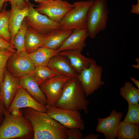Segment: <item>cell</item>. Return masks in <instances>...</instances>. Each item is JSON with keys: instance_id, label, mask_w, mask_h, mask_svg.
Instances as JSON below:
<instances>
[{"instance_id": "19", "label": "cell", "mask_w": 139, "mask_h": 139, "mask_svg": "<svg viewBox=\"0 0 139 139\" xmlns=\"http://www.w3.org/2000/svg\"><path fill=\"white\" fill-rule=\"evenodd\" d=\"M59 54L66 58L72 66L79 74L84 68L88 67L94 59L87 57L76 50H69L60 51Z\"/></svg>"}, {"instance_id": "6", "label": "cell", "mask_w": 139, "mask_h": 139, "mask_svg": "<svg viewBox=\"0 0 139 139\" xmlns=\"http://www.w3.org/2000/svg\"><path fill=\"white\" fill-rule=\"evenodd\" d=\"M102 67L97 65L94 60L88 67L84 69L77 77L83 89L86 97L92 95L104 85L102 80Z\"/></svg>"}, {"instance_id": "3", "label": "cell", "mask_w": 139, "mask_h": 139, "mask_svg": "<svg viewBox=\"0 0 139 139\" xmlns=\"http://www.w3.org/2000/svg\"><path fill=\"white\" fill-rule=\"evenodd\" d=\"M3 116L0 126V139L33 138L32 126L23 115L14 117L5 109Z\"/></svg>"}, {"instance_id": "11", "label": "cell", "mask_w": 139, "mask_h": 139, "mask_svg": "<svg viewBox=\"0 0 139 139\" xmlns=\"http://www.w3.org/2000/svg\"><path fill=\"white\" fill-rule=\"evenodd\" d=\"M71 77L58 75L48 79L39 85L46 96L47 105L55 106L61 95L63 86Z\"/></svg>"}, {"instance_id": "5", "label": "cell", "mask_w": 139, "mask_h": 139, "mask_svg": "<svg viewBox=\"0 0 139 139\" xmlns=\"http://www.w3.org/2000/svg\"><path fill=\"white\" fill-rule=\"evenodd\" d=\"M94 0L80 1L74 2L73 7L59 22L61 29L66 30L86 29L87 16Z\"/></svg>"}, {"instance_id": "38", "label": "cell", "mask_w": 139, "mask_h": 139, "mask_svg": "<svg viewBox=\"0 0 139 139\" xmlns=\"http://www.w3.org/2000/svg\"><path fill=\"white\" fill-rule=\"evenodd\" d=\"M8 1V0H0V12L2 10V7L4 3Z\"/></svg>"}, {"instance_id": "29", "label": "cell", "mask_w": 139, "mask_h": 139, "mask_svg": "<svg viewBox=\"0 0 139 139\" xmlns=\"http://www.w3.org/2000/svg\"><path fill=\"white\" fill-rule=\"evenodd\" d=\"M13 53L8 50L0 48V89L4 78L7 61Z\"/></svg>"}, {"instance_id": "1", "label": "cell", "mask_w": 139, "mask_h": 139, "mask_svg": "<svg viewBox=\"0 0 139 139\" xmlns=\"http://www.w3.org/2000/svg\"><path fill=\"white\" fill-rule=\"evenodd\" d=\"M23 115L31 123L34 139H67V128L46 112L29 107L21 109Z\"/></svg>"}, {"instance_id": "7", "label": "cell", "mask_w": 139, "mask_h": 139, "mask_svg": "<svg viewBox=\"0 0 139 139\" xmlns=\"http://www.w3.org/2000/svg\"><path fill=\"white\" fill-rule=\"evenodd\" d=\"M28 8V15L24 19L27 27L44 35L61 29L59 22L53 21L46 15L39 13L29 2Z\"/></svg>"}, {"instance_id": "18", "label": "cell", "mask_w": 139, "mask_h": 139, "mask_svg": "<svg viewBox=\"0 0 139 139\" xmlns=\"http://www.w3.org/2000/svg\"><path fill=\"white\" fill-rule=\"evenodd\" d=\"M47 66L59 75L77 78L79 75L67 59L59 54L51 58Z\"/></svg>"}, {"instance_id": "34", "label": "cell", "mask_w": 139, "mask_h": 139, "mask_svg": "<svg viewBox=\"0 0 139 139\" xmlns=\"http://www.w3.org/2000/svg\"><path fill=\"white\" fill-rule=\"evenodd\" d=\"M10 113L13 116L18 117L22 115V112L21 109L17 108L12 110Z\"/></svg>"}, {"instance_id": "35", "label": "cell", "mask_w": 139, "mask_h": 139, "mask_svg": "<svg viewBox=\"0 0 139 139\" xmlns=\"http://www.w3.org/2000/svg\"><path fill=\"white\" fill-rule=\"evenodd\" d=\"M100 135V134H95L91 133L84 137H82V139H98Z\"/></svg>"}, {"instance_id": "12", "label": "cell", "mask_w": 139, "mask_h": 139, "mask_svg": "<svg viewBox=\"0 0 139 139\" xmlns=\"http://www.w3.org/2000/svg\"><path fill=\"white\" fill-rule=\"evenodd\" d=\"M123 116V113L112 110L108 117L98 118L95 131L103 134L106 139H115L119 123Z\"/></svg>"}, {"instance_id": "14", "label": "cell", "mask_w": 139, "mask_h": 139, "mask_svg": "<svg viewBox=\"0 0 139 139\" xmlns=\"http://www.w3.org/2000/svg\"><path fill=\"white\" fill-rule=\"evenodd\" d=\"M19 79L13 76L6 68L0 89V100L7 109L14 99L19 86Z\"/></svg>"}, {"instance_id": "24", "label": "cell", "mask_w": 139, "mask_h": 139, "mask_svg": "<svg viewBox=\"0 0 139 139\" xmlns=\"http://www.w3.org/2000/svg\"><path fill=\"white\" fill-rule=\"evenodd\" d=\"M119 93L128 103L138 104L139 89L136 88L131 82H126L120 88Z\"/></svg>"}, {"instance_id": "25", "label": "cell", "mask_w": 139, "mask_h": 139, "mask_svg": "<svg viewBox=\"0 0 139 139\" xmlns=\"http://www.w3.org/2000/svg\"><path fill=\"white\" fill-rule=\"evenodd\" d=\"M39 85L48 79L59 75L47 66H36L32 73Z\"/></svg>"}, {"instance_id": "16", "label": "cell", "mask_w": 139, "mask_h": 139, "mask_svg": "<svg viewBox=\"0 0 139 139\" xmlns=\"http://www.w3.org/2000/svg\"><path fill=\"white\" fill-rule=\"evenodd\" d=\"M10 2L11 8L9 18L8 30L11 36L10 42L13 45V41L15 35L24 18L28 15V4L23 8L20 9L14 2Z\"/></svg>"}, {"instance_id": "22", "label": "cell", "mask_w": 139, "mask_h": 139, "mask_svg": "<svg viewBox=\"0 0 139 139\" xmlns=\"http://www.w3.org/2000/svg\"><path fill=\"white\" fill-rule=\"evenodd\" d=\"M44 35L27 27L25 37V51L30 53L43 46Z\"/></svg>"}, {"instance_id": "13", "label": "cell", "mask_w": 139, "mask_h": 139, "mask_svg": "<svg viewBox=\"0 0 139 139\" xmlns=\"http://www.w3.org/2000/svg\"><path fill=\"white\" fill-rule=\"evenodd\" d=\"M27 107L31 108L41 112H46V105L37 101L25 89L19 85L14 99L6 110L10 113L14 109Z\"/></svg>"}, {"instance_id": "30", "label": "cell", "mask_w": 139, "mask_h": 139, "mask_svg": "<svg viewBox=\"0 0 139 139\" xmlns=\"http://www.w3.org/2000/svg\"><path fill=\"white\" fill-rule=\"evenodd\" d=\"M78 128L67 129L66 131L67 139H82L83 134Z\"/></svg>"}, {"instance_id": "37", "label": "cell", "mask_w": 139, "mask_h": 139, "mask_svg": "<svg viewBox=\"0 0 139 139\" xmlns=\"http://www.w3.org/2000/svg\"><path fill=\"white\" fill-rule=\"evenodd\" d=\"M131 80L134 83L137 88L139 89V81L135 78L132 77H130Z\"/></svg>"}, {"instance_id": "26", "label": "cell", "mask_w": 139, "mask_h": 139, "mask_svg": "<svg viewBox=\"0 0 139 139\" xmlns=\"http://www.w3.org/2000/svg\"><path fill=\"white\" fill-rule=\"evenodd\" d=\"M11 9L5 8L0 12V36L10 42L11 36L8 30L9 18Z\"/></svg>"}, {"instance_id": "21", "label": "cell", "mask_w": 139, "mask_h": 139, "mask_svg": "<svg viewBox=\"0 0 139 139\" xmlns=\"http://www.w3.org/2000/svg\"><path fill=\"white\" fill-rule=\"evenodd\" d=\"M73 30L60 29L44 35L43 46L58 49L72 32Z\"/></svg>"}, {"instance_id": "8", "label": "cell", "mask_w": 139, "mask_h": 139, "mask_svg": "<svg viewBox=\"0 0 139 139\" xmlns=\"http://www.w3.org/2000/svg\"><path fill=\"white\" fill-rule=\"evenodd\" d=\"M46 112L67 129L78 128L84 130L85 126L79 110L63 109L54 106L46 105Z\"/></svg>"}, {"instance_id": "20", "label": "cell", "mask_w": 139, "mask_h": 139, "mask_svg": "<svg viewBox=\"0 0 139 139\" xmlns=\"http://www.w3.org/2000/svg\"><path fill=\"white\" fill-rule=\"evenodd\" d=\"M60 52L57 49L43 46L28 54L35 66H47L50 59L59 54Z\"/></svg>"}, {"instance_id": "32", "label": "cell", "mask_w": 139, "mask_h": 139, "mask_svg": "<svg viewBox=\"0 0 139 139\" xmlns=\"http://www.w3.org/2000/svg\"><path fill=\"white\" fill-rule=\"evenodd\" d=\"M10 2H14L16 6L20 9H22L28 5L29 2H26L24 0H8Z\"/></svg>"}, {"instance_id": "15", "label": "cell", "mask_w": 139, "mask_h": 139, "mask_svg": "<svg viewBox=\"0 0 139 139\" xmlns=\"http://www.w3.org/2000/svg\"><path fill=\"white\" fill-rule=\"evenodd\" d=\"M88 37L86 29H74L57 50L60 52L74 50L81 52L86 45L85 41Z\"/></svg>"}, {"instance_id": "31", "label": "cell", "mask_w": 139, "mask_h": 139, "mask_svg": "<svg viewBox=\"0 0 139 139\" xmlns=\"http://www.w3.org/2000/svg\"><path fill=\"white\" fill-rule=\"evenodd\" d=\"M0 48L8 50L14 53L16 52L14 46L11 42H8L0 36Z\"/></svg>"}, {"instance_id": "41", "label": "cell", "mask_w": 139, "mask_h": 139, "mask_svg": "<svg viewBox=\"0 0 139 139\" xmlns=\"http://www.w3.org/2000/svg\"><path fill=\"white\" fill-rule=\"evenodd\" d=\"M26 2H29V1L30 0H24ZM34 0L36 2V3H38L43 1L44 0Z\"/></svg>"}, {"instance_id": "40", "label": "cell", "mask_w": 139, "mask_h": 139, "mask_svg": "<svg viewBox=\"0 0 139 139\" xmlns=\"http://www.w3.org/2000/svg\"><path fill=\"white\" fill-rule=\"evenodd\" d=\"M4 119V116L3 115H0V126L1 125Z\"/></svg>"}, {"instance_id": "28", "label": "cell", "mask_w": 139, "mask_h": 139, "mask_svg": "<svg viewBox=\"0 0 139 139\" xmlns=\"http://www.w3.org/2000/svg\"><path fill=\"white\" fill-rule=\"evenodd\" d=\"M127 114L123 121L131 123L139 124V104L128 103Z\"/></svg>"}, {"instance_id": "23", "label": "cell", "mask_w": 139, "mask_h": 139, "mask_svg": "<svg viewBox=\"0 0 139 139\" xmlns=\"http://www.w3.org/2000/svg\"><path fill=\"white\" fill-rule=\"evenodd\" d=\"M116 138L118 139H139V124L120 121Z\"/></svg>"}, {"instance_id": "27", "label": "cell", "mask_w": 139, "mask_h": 139, "mask_svg": "<svg viewBox=\"0 0 139 139\" xmlns=\"http://www.w3.org/2000/svg\"><path fill=\"white\" fill-rule=\"evenodd\" d=\"M27 27L24 20L18 32L15 35L13 41L16 52H19L25 50V37Z\"/></svg>"}, {"instance_id": "9", "label": "cell", "mask_w": 139, "mask_h": 139, "mask_svg": "<svg viewBox=\"0 0 139 139\" xmlns=\"http://www.w3.org/2000/svg\"><path fill=\"white\" fill-rule=\"evenodd\" d=\"M35 67L25 50L13 53L8 58L6 65L7 70L19 79L32 73Z\"/></svg>"}, {"instance_id": "2", "label": "cell", "mask_w": 139, "mask_h": 139, "mask_svg": "<svg viewBox=\"0 0 139 139\" xmlns=\"http://www.w3.org/2000/svg\"><path fill=\"white\" fill-rule=\"evenodd\" d=\"M77 77H71L63 87L61 95L55 106L66 109L83 110L88 113L89 101Z\"/></svg>"}, {"instance_id": "39", "label": "cell", "mask_w": 139, "mask_h": 139, "mask_svg": "<svg viewBox=\"0 0 139 139\" xmlns=\"http://www.w3.org/2000/svg\"><path fill=\"white\" fill-rule=\"evenodd\" d=\"M132 66L136 69H139V63L137 64H134L132 65Z\"/></svg>"}, {"instance_id": "17", "label": "cell", "mask_w": 139, "mask_h": 139, "mask_svg": "<svg viewBox=\"0 0 139 139\" xmlns=\"http://www.w3.org/2000/svg\"><path fill=\"white\" fill-rule=\"evenodd\" d=\"M19 84L37 101L44 105H47L46 96L32 73L20 79Z\"/></svg>"}, {"instance_id": "4", "label": "cell", "mask_w": 139, "mask_h": 139, "mask_svg": "<svg viewBox=\"0 0 139 139\" xmlns=\"http://www.w3.org/2000/svg\"><path fill=\"white\" fill-rule=\"evenodd\" d=\"M109 12L107 0H94L87 16L86 29L90 38H94L106 29Z\"/></svg>"}, {"instance_id": "33", "label": "cell", "mask_w": 139, "mask_h": 139, "mask_svg": "<svg viewBox=\"0 0 139 139\" xmlns=\"http://www.w3.org/2000/svg\"><path fill=\"white\" fill-rule=\"evenodd\" d=\"M136 4H132L130 12L132 13L138 14H139V0H137Z\"/></svg>"}, {"instance_id": "10", "label": "cell", "mask_w": 139, "mask_h": 139, "mask_svg": "<svg viewBox=\"0 0 139 139\" xmlns=\"http://www.w3.org/2000/svg\"><path fill=\"white\" fill-rule=\"evenodd\" d=\"M38 3L35 8L37 11L58 22L74 6L73 4L63 0H44Z\"/></svg>"}, {"instance_id": "36", "label": "cell", "mask_w": 139, "mask_h": 139, "mask_svg": "<svg viewBox=\"0 0 139 139\" xmlns=\"http://www.w3.org/2000/svg\"><path fill=\"white\" fill-rule=\"evenodd\" d=\"M5 109H6L4 103L0 100V115H4Z\"/></svg>"}]
</instances>
